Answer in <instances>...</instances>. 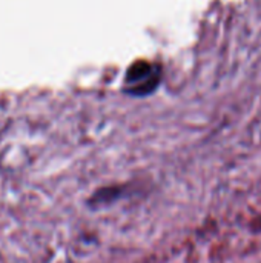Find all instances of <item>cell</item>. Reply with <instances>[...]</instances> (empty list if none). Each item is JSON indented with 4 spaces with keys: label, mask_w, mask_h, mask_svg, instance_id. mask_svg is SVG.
<instances>
[]
</instances>
